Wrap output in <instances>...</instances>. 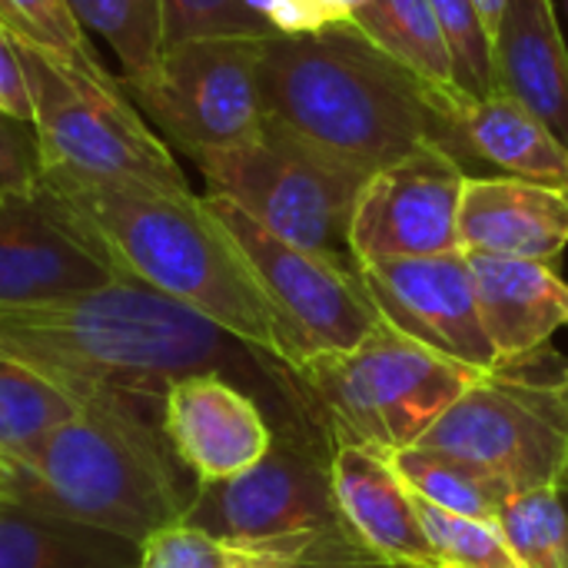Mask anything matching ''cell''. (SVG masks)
Listing matches in <instances>:
<instances>
[{
	"instance_id": "24",
	"label": "cell",
	"mask_w": 568,
	"mask_h": 568,
	"mask_svg": "<svg viewBox=\"0 0 568 568\" xmlns=\"http://www.w3.org/2000/svg\"><path fill=\"white\" fill-rule=\"evenodd\" d=\"M80 403L43 373L0 356V459L23 463L53 429L67 426Z\"/></svg>"
},
{
	"instance_id": "23",
	"label": "cell",
	"mask_w": 568,
	"mask_h": 568,
	"mask_svg": "<svg viewBox=\"0 0 568 568\" xmlns=\"http://www.w3.org/2000/svg\"><path fill=\"white\" fill-rule=\"evenodd\" d=\"M346 20L406 70H413L439 97H466L453 80V60L429 0H366Z\"/></svg>"
},
{
	"instance_id": "9",
	"label": "cell",
	"mask_w": 568,
	"mask_h": 568,
	"mask_svg": "<svg viewBox=\"0 0 568 568\" xmlns=\"http://www.w3.org/2000/svg\"><path fill=\"white\" fill-rule=\"evenodd\" d=\"M183 523L240 546L356 542L333 493V443L293 433L246 473L196 486Z\"/></svg>"
},
{
	"instance_id": "4",
	"label": "cell",
	"mask_w": 568,
	"mask_h": 568,
	"mask_svg": "<svg viewBox=\"0 0 568 568\" xmlns=\"http://www.w3.org/2000/svg\"><path fill=\"white\" fill-rule=\"evenodd\" d=\"M7 469L0 499L133 546L183 523L196 493L163 433V403L120 393L80 399L67 426Z\"/></svg>"
},
{
	"instance_id": "11",
	"label": "cell",
	"mask_w": 568,
	"mask_h": 568,
	"mask_svg": "<svg viewBox=\"0 0 568 568\" xmlns=\"http://www.w3.org/2000/svg\"><path fill=\"white\" fill-rule=\"evenodd\" d=\"M206 206L233 236L273 310L280 313L296 349V373L313 356L356 349L383 323L356 263L333 260L273 236L223 196L206 193Z\"/></svg>"
},
{
	"instance_id": "5",
	"label": "cell",
	"mask_w": 568,
	"mask_h": 568,
	"mask_svg": "<svg viewBox=\"0 0 568 568\" xmlns=\"http://www.w3.org/2000/svg\"><path fill=\"white\" fill-rule=\"evenodd\" d=\"M300 376L320 399L333 443L349 439L379 453H399L416 446L489 373L459 366L379 323L356 349L313 356Z\"/></svg>"
},
{
	"instance_id": "28",
	"label": "cell",
	"mask_w": 568,
	"mask_h": 568,
	"mask_svg": "<svg viewBox=\"0 0 568 568\" xmlns=\"http://www.w3.org/2000/svg\"><path fill=\"white\" fill-rule=\"evenodd\" d=\"M499 529L526 568H568V513L556 486L509 496Z\"/></svg>"
},
{
	"instance_id": "20",
	"label": "cell",
	"mask_w": 568,
	"mask_h": 568,
	"mask_svg": "<svg viewBox=\"0 0 568 568\" xmlns=\"http://www.w3.org/2000/svg\"><path fill=\"white\" fill-rule=\"evenodd\" d=\"M459 130L483 176L503 173L568 196V146L513 97H469L459 110Z\"/></svg>"
},
{
	"instance_id": "38",
	"label": "cell",
	"mask_w": 568,
	"mask_h": 568,
	"mask_svg": "<svg viewBox=\"0 0 568 568\" xmlns=\"http://www.w3.org/2000/svg\"><path fill=\"white\" fill-rule=\"evenodd\" d=\"M0 27L13 37V40H20V33H17V23H13V17H10V10H7V3L0 0Z\"/></svg>"
},
{
	"instance_id": "26",
	"label": "cell",
	"mask_w": 568,
	"mask_h": 568,
	"mask_svg": "<svg viewBox=\"0 0 568 568\" xmlns=\"http://www.w3.org/2000/svg\"><path fill=\"white\" fill-rule=\"evenodd\" d=\"M83 30H97L116 63L123 90L136 83L163 53V7L160 0H67Z\"/></svg>"
},
{
	"instance_id": "15",
	"label": "cell",
	"mask_w": 568,
	"mask_h": 568,
	"mask_svg": "<svg viewBox=\"0 0 568 568\" xmlns=\"http://www.w3.org/2000/svg\"><path fill=\"white\" fill-rule=\"evenodd\" d=\"M163 433L196 486L246 473L270 453L276 436L263 406L216 373L186 376L166 386Z\"/></svg>"
},
{
	"instance_id": "2",
	"label": "cell",
	"mask_w": 568,
	"mask_h": 568,
	"mask_svg": "<svg viewBox=\"0 0 568 568\" xmlns=\"http://www.w3.org/2000/svg\"><path fill=\"white\" fill-rule=\"evenodd\" d=\"M260 90L266 120L366 176L419 143H439L469 176H483L459 130L469 97H439L349 20L266 37Z\"/></svg>"
},
{
	"instance_id": "3",
	"label": "cell",
	"mask_w": 568,
	"mask_h": 568,
	"mask_svg": "<svg viewBox=\"0 0 568 568\" xmlns=\"http://www.w3.org/2000/svg\"><path fill=\"white\" fill-rule=\"evenodd\" d=\"M40 190L116 276L186 303L246 346L296 369L280 313L206 196L100 183L67 170H43Z\"/></svg>"
},
{
	"instance_id": "16",
	"label": "cell",
	"mask_w": 568,
	"mask_h": 568,
	"mask_svg": "<svg viewBox=\"0 0 568 568\" xmlns=\"http://www.w3.org/2000/svg\"><path fill=\"white\" fill-rule=\"evenodd\" d=\"M333 493L349 536L376 562L389 568H446L423 529L416 496L386 453L336 439Z\"/></svg>"
},
{
	"instance_id": "1",
	"label": "cell",
	"mask_w": 568,
	"mask_h": 568,
	"mask_svg": "<svg viewBox=\"0 0 568 568\" xmlns=\"http://www.w3.org/2000/svg\"><path fill=\"white\" fill-rule=\"evenodd\" d=\"M0 356L43 373L77 403L97 393L163 403L170 383L216 373L263 406L273 433L333 443L329 419L296 369L130 276L67 300L0 310Z\"/></svg>"
},
{
	"instance_id": "10",
	"label": "cell",
	"mask_w": 568,
	"mask_h": 568,
	"mask_svg": "<svg viewBox=\"0 0 568 568\" xmlns=\"http://www.w3.org/2000/svg\"><path fill=\"white\" fill-rule=\"evenodd\" d=\"M263 43L266 37H246L163 50L150 73L126 87V97L163 143L190 160L250 143L266 123L260 90Z\"/></svg>"
},
{
	"instance_id": "40",
	"label": "cell",
	"mask_w": 568,
	"mask_h": 568,
	"mask_svg": "<svg viewBox=\"0 0 568 568\" xmlns=\"http://www.w3.org/2000/svg\"><path fill=\"white\" fill-rule=\"evenodd\" d=\"M556 489H559V496H562V506H566V513H568V473L562 476V483H559Z\"/></svg>"
},
{
	"instance_id": "33",
	"label": "cell",
	"mask_w": 568,
	"mask_h": 568,
	"mask_svg": "<svg viewBox=\"0 0 568 568\" xmlns=\"http://www.w3.org/2000/svg\"><path fill=\"white\" fill-rule=\"evenodd\" d=\"M246 7L276 33H313L346 20L326 0H246Z\"/></svg>"
},
{
	"instance_id": "25",
	"label": "cell",
	"mask_w": 568,
	"mask_h": 568,
	"mask_svg": "<svg viewBox=\"0 0 568 568\" xmlns=\"http://www.w3.org/2000/svg\"><path fill=\"white\" fill-rule=\"evenodd\" d=\"M393 469L399 473V479L426 503L469 516V519H483V523H499V513L506 506L509 496H516L509 486H503L499 479L473 469L469 463H459L453 456L423 449V446H409L399 453H386Z\"/></svg>"
},
{
	"instance_id": "21",
	"label": "cell",
	"mask_w": 568,
	"mask_h": 568,
	"mask_svg": "<svg viewBox=\"0 0 568 568\" xmlns=\"http://www.w3.org/2000/svg\"><path fill=\"white\" fill-rule=\"evenodd\" d=\"M140 546L0 499V568H136Z\"/></svg>"
},
{
	"instance_id": "42",
	"label": "cell",
	"mask_w": 568,
	"mask_h": 568,
	"mask_svg": "<svg viewBox=\"0 0 568 568\" xmlns=\"http://www.w3.org/2000/svg\"><path fill=\"white\" fill-rule=\"evenodd\" d=\"M7 473H10V469H7V463L0 459V493H3V483H7Z\"/></svg>"
},
{
	"instance_id": "19",
	"label": "cell",
	"mask_w": 568,
	"mask_h": 568,
	"mask_svg": "<svg viewBox=\"0 0 568 568\" xmlns=\"http://www.w3.org/2000/svg\"><path fill=\"white\" fill-rule=\"evenodd\" d=\"M493 53L499 93L568 146V47L552 0H509Z\"/></svg>"
},
{
	"instance_id": "31",
	"label": "cell",
	"mask_w": 568,
	"mask_h": 568,
	"mask_svg": "<svg viewBox=\"0 0 568 568\" xmlns=\"http://www.w3.org/2000/svg\"><path fill=\"white\" fill-rule=\"evenodd\" d=\"M160 7L163 50L203 40H246L276 33L263 17L246 7V0H160Z\"/></svg>"
},
{
	"instance_id": "7",
	"label": "cell",
	"mask_w": 568,
	"mask_h": 568,
	"mask_svg": "<svg viewBox=\"0 0 568 568\" xmlns=\"http://www.w3.org/2000/svg\"><path fill=\"white\" fill-rule=\"evenodd\" d=\"M17 50L33 97L43 170L163 193H193L173 150L143 120L126 90H103L27 43H17Z\"/></svg>"
},
{
	"instance_id": "13",
	"label": "cell",
	"mask_w": 568,
	"mask_h": 568,
	"mask_svg": "<svg viewBox=\"0 0 568 568\" xmlns=\"http://www.w3.org/2000/svg\"><path fill=\"white\" fill-rule=\"evenodd\" d=\"M356 270L383 323L459 366L496 373V356L479 320L469 256L463 250L443 256L373 260L356 263Z\"/></svg>"
},
{
	"instance_id": "29",
	"label": "cell",
	"mask_w": 568,
	"mask_h": 568,
	"mask_svg": "<svg viewBox=\"0 0 568 568\" xmlns=\"http://www.w3.org/2000/svg\"><path fill=\"white\" fill-rule=\"evenodd\" d=\"M413 493V489H409ZM416 496V493H413ZM423 529L446 568H526L509 549L499 523L469 519L416 496Z\"/></svg>"
},
{
	"instance_id": "41",
	"label": "cell",
	"mask_w": 568,
	"mask_h": 568,
	"mask_svg": "<svg viewBox=\"0 0 568 568\" xmlns=\"http://www.w3.org/2000/svg\"><path fill=\"white\" fill-rule=\"evenodd\" d=\"M303 562H293V559H283V562H270V566H260V568H300Z\"/></svg>"
},
{
	"instance_id": "6",
	"label": "cell",
	"mask_w": 568,
	"mask_h": 568,
	"mask_svg": "<svg viewBox=\"0 0 568 568\" xmlns=\"http://www.w3.org/2000/svg\"><path fill=\"white\" fill-rule=\"evenodd\" d=\"M210 196H223L273 236L356 263L349 253V220L366 173L320 153L280 123L266 120L250 143L193 160Z\"/></svg>"
},
{
	"instance_id": "35",
	"label": "cell",
	"mask_w": 568,
	"mask_h": 568,
	"mask_svg": "<svg viewBox=\"0 0 568 568\" xmlns=\"http://www.w3.org/2000/svg\"><path fill=\"white\" fill-rule=\"evenodd\" d=\"M473 3H476V10L483 13V20H486L489 33H493V40H496L499 20H503V13H506V3H509V0H473Z\"/></svg>"
},
{
	"instance_id": "18",
	"label": "cell",
	"mask_w": 568,
	"mask_h": 568,
	"mask_svg": "<svg viewBox=\"0 0 568 568\" xmlns=\"http://www.w3.org/2000/svg\"><path fill=\"white\" fill-rule=\"evenodd\" d=\"M479 320L489 336L496 373L549 349L556 329L568 326V283L549 263L466 253Z\"/></svg>"
},
{
	"instance_id": "22",
	"label": "cell",
	"mask_w": 568,
	"mask_h": 568,
	"mask_svg": "<svg viewBox=\"0 0 568 568\" xmlns=\"http://www.w3.org/2000/svg\"><path fill=\"white\" fill-rule=\"evenodd\" d=\"M303 562V566H329V562H376L359 542H320V546H240L216 539L196 526L176 523L160 529L140 546L136 568H260L270 562ZM383 566V562H379Z\"/></svg>"
},
{
	"instance_id": "34",
	"label": "cell",
	"mask_w": 568,
	"mask_h": 568,
	"mask_svg": "<svg viewBox=\"0 0 568 568\" xmlns=\"http://www.w3.org/2000/svg\"><path fill=\"white\" fill-rule=\"evenodd\" d=\"M0 110L33 126V97L20 63V50L3 27H0Z\"/></svg>"
},
{
	"instance_id": "17",
	"label": "cell",
	"mask_w": 568,
	"mask_h": 568,
	"mask_svg": "<svg viewBox=\"0 0 568 568\" xmlns=\"http://www.w3.org/2000/svg\"><path fill=\"white\" fill-rule=\"evenodd\" d=\"M463 253H489L556 266L568 246V196L529 180L469 176L459 206Z\"/></svg>"
},
{
	"instance_id": "8",
	"label": "cell",
	"mask_w": 568,
	"mask_h": 568,
	"mask_svg": "<svg viewBox=\"0 0 568 568\" xmlns=\"http://www.w3.org/2000/svg\"><path fill=\"white\" fill-rule=\"evenodd\" d=\"M542 353L513 369L479 376L416 443L469 463L513 493L559 486L568 473V419Z\"/></svg>"
},
{
	"instance_id": "14",
	"label": "cell",
	"mask_w": 568,
	"mask_h": 568,
	"mask_svg": "<svg viewBox=\"0 0 568 568\" xmlns=\"http://www.w3.org/2000/svg\"><path fill=\"white\" fill-rule=\"evenodd\" d=\"M116 280V270L63 220L50 196H0V310L67 300Z\"/></svg>"
},
{
	"instance_id": "30",
	"label": "cell",
	"mask_w": 568,
	"mask_h": 568,
	"mask_svg": "<svg viewBox=\"0 0 568 568\" xmlns=\"http://www.w3.org/2000/svg\"><path fill=\"white\" fill-rule=\"evenodd\" d=\"M453 60V80L456 87L473 97L486 100L499 93L496 83V53H493V33L476 10L473 0H429Z\"/></svg>"
},
{
	"instance_id": "37",
	"label": "cell",
	"mask_w": 568,
	"mask_h": 568,
	"mask_svg": "<svg viewBox=\"0 0 568 568\" xmlns=\"http://www.w3.org/2000/svg\"><path fill=\"white\" fill-rule=\"evenodd\" d=\"M326 3H329V7H333L336 13H343V17H349V13H353L356 7H363L366 0H326Z\"/></svg>"
},
{
	"instance_id": "36",
	"label": "cell",
	"mask_w": 568,
	"mask_h": 568,
	"mask_svg": "<svg viewBox=\"0 0 568 568\" xmlns=\"http://www.w3.org/2000/svg\"><path fill=\"white\" fill-rule=\"evenodd\" d=\"M556 389L562 396V406H566V419H568V363H556Z\"/></svg>"
},
{
	"instance_id": "27",
	"label": "cell",
	"mask_w": 568,
	"mask_h": 568,
	"mask_svg": "<svg viewBox=\"0 0 568 568\" xmlns=\"http://www.w3.org/2000/svg\"><path fill=\"white\" fill-rule=\"evenodd\" d=\"M3 3L17 23V33H20L17 43H27L47 53L50 60L63 63L77 77L103 90H123L120 77H110L103 60L97 57L87 30L73 20L67 0H3Z\"/></svg>"
},
{
	"instance_id": "12",
	"label": "cell",
	"mask_w": 568,
	"mask_h": 568,
	"mask_svg": "<svg viewBox=\"0 0 568 568\" xmlns=\"http://www.w3.org/2000/svg\"><path fill=\"white\" fill-rule=\"evenodd\" d=\"M469 170L439 143L376 170L356 196L349 253L356 263L443 256L459 246V206Z\"/></svg>"
},
{
	"instance_id": "32",
	"label": "cell",
	"mask_w": 568,
	"mask_h": 568,
	"mask_svg": "<svg viewBox=\"0 0 568 568\" xmlns=\"http://www.w3.org/2000/svg\"><path fill=\"white\" fill-rule=\"evenodd\" d=\"M43 183L37 130L0 110V196L33 193Z\"/></svg>"
},
{
	"instance_id": "39",
	"label": "cell",
	"mask_w": 568,
	"mask_h": 568,
	"mask_svg": "<svg viewBox=\"0 0 568 568\" xmlns=\"http://www.w3.org/2000/svg\"><path fill=\"white\" fill-rule=\"evenodd\" d=\"M300 568H389L379 562H329V566H300Z\"/></svg>"
}]
</instances>
